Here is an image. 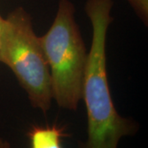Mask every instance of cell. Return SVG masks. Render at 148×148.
Returning <instances> with one entry per match:
<instances>
[{"mask_svg": "<svg viewBox=\"0 0 148 148\" xmlns=\"http://www.w3.org/2000/svg\"><path fill=\"white\" fill-rule=\"evenodd\" d=\"M3 24H4V18L1 16V14H0V42H1V36H2V32H3Z\"/></svg>", "mask_w": 148, "mask_h": 148, "instance_id": "7", "label": "cell"}, {"mask_svg": "<svg viewBox=\"0 0 148 148\" xmlns=\"http://www.w3.org/2000/svg\"><path fill=\"white\" fill-rule=\"evenodd\" d=\"M146 26L148 22V0H126Z\"/></svg>", "mask_w": 148, "mask_h": 148, "instance_id": "5", "label": "cell"}, {"mask_svg": "<svg viewBox=\"0 0 148 148\" xmlns=\"http://www.w3.org/2000/svg\"><path fill=\"white\" fill-rule=\"evenodd\" d=\"M113 0H86L85 4L92 36L82 90L86 111L87 138L79 148H118L122 138L135 135L139 129L137 122L119 114L110 90L106 38L113 21Z\"/></svg>", "mask_w": 148, "mask_h": 148, "instance_id": "1", "label": "cell"}, {"mask_svg": "<svg viewBox=\"0 0 148 148\" xmlns=\"http://www.w3.org/2000/svg\"><path fill=\"white\" fill-rule=\"evenodd\" d=\"M64 127L32 126L27 132L31 148H63L62 140L67 137Z\"/></svg>", "mask_w": 148, "mask_h": 148, "instance_id": "4", "label": "cell"}, {"mask_svg": "<svg viewBox=\"0 0 148 148\" xmlns=\"http://www.w3.org/2000/svg\"><path fill=\"white\" fill-rule=\"evenodd\" d=\"M0 148H12V146L8 141L0 138Z\"/></svg>", "mask_w": 148, "mask_h": 148, "instance_id": "6", "label": "cell"}, {"mask_svg": "<svg viewBox=\"0 0 148 148\" xmlns=\"http://www.w3.org/2000/svg\"><path fill=\"white\" fill-rule=\"evenodd\" d=\"M0 63L15 75L32 107L46 114L53 101L49 69L32 16L22 7L4 18Z\"/></svg>", "mask_w": 148, "mask_h": 148, "instance_id": "3", "label": "cell"}, {"mask_svg": "<svg viewBox=\"0 0 148 148\" xmlns=\"http://www.w3.org/2000/svg\"><path fill=\"white\" fill-rule=\"evenodd\" d=\"M40 40L49 69L53 100L62 109L77 110L88 52L70 0H59L53 23Z\"/></svg>", "mask_w": 148, "mask_h": 148, "instance_id": "2", "label": "cell"}]
</instances>
